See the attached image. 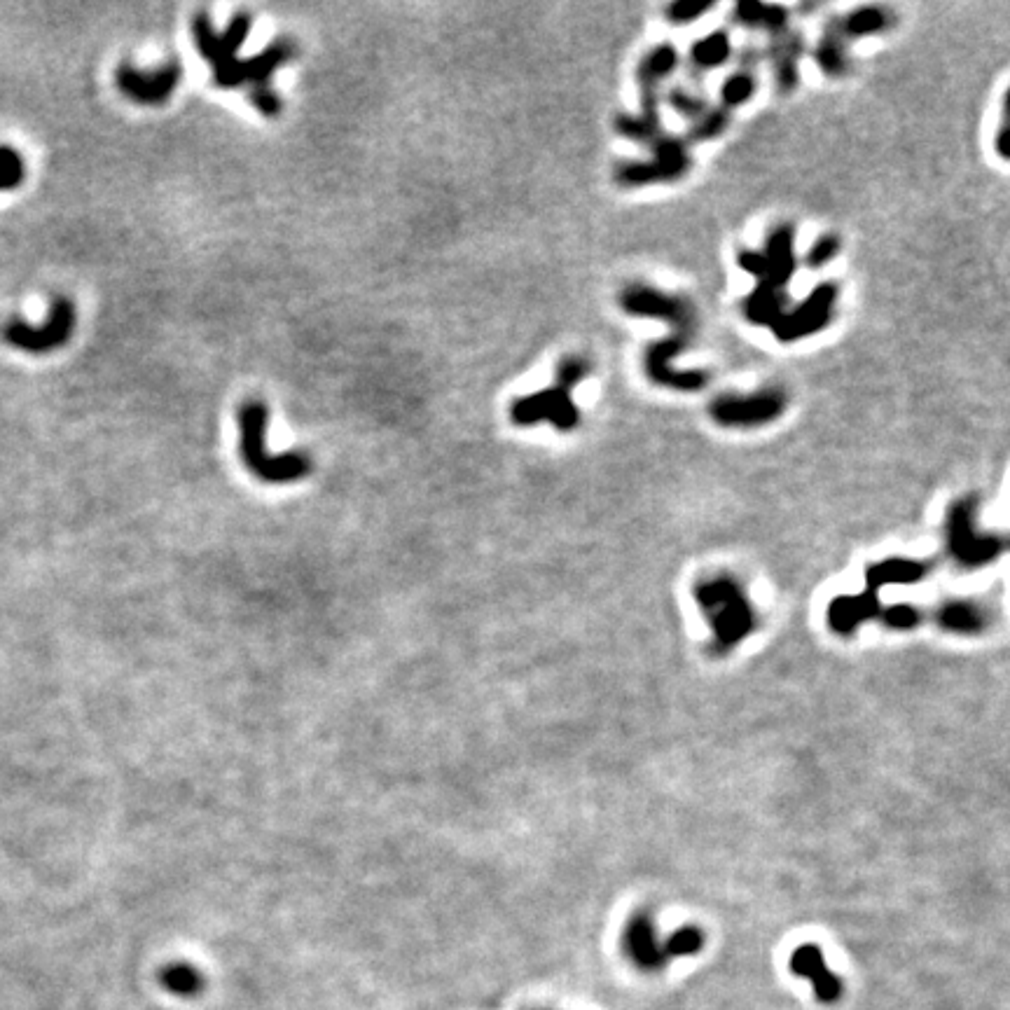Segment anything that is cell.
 <instances>
[{
  "instance_id": "27",
  "label": "cell",
  "mask_w": 1010,
  "mask_h": 1010,
  "mask_svg": "<svg viewBox=\"0 0 1010 1010\" xmlns=\"http://www.w3.org/2000/svg\"><path fill=\"white\" fill-rule=\"evenodd\" d=\"M943 620L952 629H966V632H971V629L980 627L978 613H975L971 606H961V604L947 608V613L943 615Z\"/></svg>"
},
{
  "instance_id": "9",
  "label": "cell",
  "mask_w": 1010,
  "mask_h": 1010,
  "mask_svg": "<svg viewBox=\"0 0 1010 1010\" xmlns=\"http://www.w3.org/2000/svg\"><path fill=\"white\" fill-rule=\"evenodd\" d=\"M622 309L634 316H650L660 318L674 325L676 332H695V309L693 304L681 300V297L664 295L660 290L648 286H629L620 297Z\"/></svg>"
},
{
  "instance_id": "5",
  "label": "cell",
  "mask_w": 1010,
  "mask_h": 1010,
  "mask_svg": "<svg viewBox=\"0 0 1010 1010\" xmlns=\"http://www.w3.org/2000/svg\"><path fill=\"white\" fill-rule=\"evenodd\" d=\"M676 64H679V54H676L674 47L669 45L657 47V50L650 52L648 57L641 61L639 71H636V80H639L643 92V115L641 117L620 115L615 127H618L622 136L639 143H653L655 138L662 136L660 113H657V87H660V82L674 71Z\"/></svg>"
},
{
  "instance_id": "18",
  "label": "cell",
  "mask_w": 1010,
  "mask_h": 1010,
  "mask_svg": "<svg viewBox=\"0 0 1010 1010\" xmlns=\"http://www.w3.org/2000/svg\"><path fill=\"white\" fill-rule=\"evenodd\" d=\"M756 61H758L756 52L746 50L744 59H742V68H739L735 75H730V78L725 80L723 92H721L725 108L742 106V103L751 99L753 87H756V78H753V66H756Z\"/></svg>"
},
{
  "instance_id": "15",
  "label": "cell",
  "mask_w": 1010,
  "mask_h": 1010,
  "mask_svg": "<svg viewBox=\"0 0 1010 1010\" xmlns=\"http://www.w3.org/2000/svg\"><path fill=\"white\" fill-rule=\"evenodd\" d=\"M889 24H891V15L884 8H861V10H854L852 15L837 19V22H833L830 26L840 33V38L845 40V43H849V40H854V38L884 31Z\"/></svg>"
},
{
  "instance_id": "29",
  "label": "cell",
  "mask_w": 1010,
  "mask_h": 1010,
  "mask_svg": "<svg viewBox=\"0 0 1010 1010\" xmlns=\"http://www.w3.org/2000/svg\"><path fill=\"white\" fill-rule=\"evenodd\" d=\"M837 606H840V611L847 615L849 608H852V601H840V604H837ZM854 606H856V611H859L861 615H863V611H866V604H863V601H854Z\"/></svg>"
},
{
  "instance_id": "10",
  "label": "cell",
  "mask_w": 1010,
  "mask_h": 1010,
  "mask_svg": "<svg viewBox=\"0 0 1010 1010\" xmlns=\"http://www.w3.org/2000/svg\"><path fill=\"white\" fill-rule=\"evenodd\" d=\"M510 417H513L517 426H534L538 421H552L564 433L573 431L580 424V414L576 405H573L569 391L559 389V386L538 391L534 396L517 398L513 407H510Z\"/></svg>"
},
{
  "instance_id": "23",
  "label": "cell",
  "mask_w": 1010,
  "mask_h": 1010,
  "mask_svg": "<svg viewBox=\"0 0 1010 1010\" xmlns=\"http://www.w3.org/2000/svg\"><path fill=\"white\" fill-rule=\"evenodd\" d=\"M728 122H730V117L725 110H707L700 120H697V124L693 129H690V138L693 141H707V138H714L718 134H723V129L728 127Z\"/></svg>"
},
{
  "instance_id": "12",
  "label": "cell",
  "mask_w": 1010,
  "mask_h": 1010,
  "mask_svg": "<svg viewBox=\"0 0 1010 1010\" xmlns=\"http://www.w3.org/2000/svg\"><path fill=\"white\" fill-rule=\"evenodd\" d=\"M791 968L802 978H809L814 982L816 989V999L823 1003H833L840 999L842 994V982L835 978L833 973L828 971L826 961H823L821 952L812 945L798 947L791 957Z\"/></svg>"
},
{
  "instance_id": "24",
  "label": "cell",
  "mask_w": 1010,
  "mask_h": 1010,
  "mask_svg": "<svg viewBox=\"0 0 1010 1010\" xmlns=\"http://www.w3.org/2000/svg\"><path fill=\"white\" fill-rule=\"evenodd\" d=\"M587 375H590V365H587V361H583V358H578V356H569V358H564L562 363H559V368H557V386H559V389L569 391L576 384L583 382V379Z\"/></svg>"
},
{
  "instance_id": "11",
  "label": "cell",
  "mask_w": 1010,
  "mask_h": 1010,
  "mask_svg": "<svg viewBox=\"0 0 1010 1010\" xmlns=\"http://www.w3.org/2000/svg\"><path fill=\"white\" fill-rule=\"evenodd\" d=\"M837 300V286L835 283H823L814 290L812 295L807 297L805 304H800L793 314H781V318L774 323V330H777L779 340L793 342L798 337H805L809 332L821 330L823 325L828 323L830 309Z\"/></svg>"
},
{
  "instance_id": "25",
  "label": "cell",
  "mask_w": 1010,
  "mask_h": 1010,
  "mask_svg": "<svg viewBox=\"0 0 1010 1010\" xmlns=\"http://www.w3.org/2000/svg\"><path fill=\"white\" fill-rule=\"evenodd\" d=\"M669 103L679 110L683 117H695V120H700V117L707 113V103H704L702 96L690 94L686 89H671Z\"/></svg>"
},
{
  "instance_id": "16",
  "label": "cell",
  "mask_w": 1010,
  "mask_h": 1010,
  "mask_svg": "<svg viewBox=\"0 0 1010 1010\" xmlns=\"http://www.w3.org/2000/svg\"><path fill=\"white\" fill-rule=\"evenodd\" d=\"M735 15L744 26H753V29H770L774 36L786 31L788 26V12L779 5H763V3H739L735 8Z\"/></svg>"
},
{
  "instance_id": "6",
  "label": "cell",
  "mask_w": 1010,
  "mask_h": 1010,
  "mask_svg": "<svg viewBox=\"0 0 1010 1010\" xmlns=\"http://www.w3.org/2000/svg\"><path fill=\"white\" fill-rule=\"evenodd\" d=\"M655 159L650 162H627L615 169V181H620L627 188L662 181H676L688 171L690 157L679 138L660 136L653 141Z\"/></svg>"
},
{
  "instance_id": "28",
  "label": "cell",
  "mask_w": 1010,
  "mask_h": 1010,
  "mask_svg": "<svg viewBox=\"0 0 1010 1010\" xmlns=\"http://www.w3.org/2000/svg\"><path fill=\"white\" fill-rule=\"evenodd\" d=\"M837 248H840V244H837L835 237H821L812 246V251L807 253V265L812 267V269H819L823 265H828V260L833 258V255L837 253Z\"/></svg>"
},
{
  "instance_id": "7",
  "label": "cell",
  "mask_w": 1010,
  "mask_h": 1010,
  "mask_svg": "<svg viewBox=\"0 0 1010 1010\" xmlns=\"http://www.w3.org/2000/svg\"><path fill=\"white\" fill-rule=\"evenodd\" d=\"M786 407L781 391H760L756 396H721L711 403L709 412L721 426H763L779 419Z\"/></svg>"
},
{
  "instance_id": "3",
  "label": "cell",
  "mask_w": 1010,
  "mask_h": 1010,
  "mask_svg": "<svg viewBox=\"0 0 1010 1010\" xmlns=\"http://www.w3.org/2000/svg\"><path fill=\"white\" fill-rule=\"evenodd\" d=\"M295 43L288 38L276 40L274 45H269L265 52L255 54L251 59L239 61L237 57L223 61V64L213 66V82L220 89H234V87H251V101L255 103V108L260 110L262 115L276 117L281 113L283 103L279 96L274 94L272 85V73L276 68H281L283 64H288L290 59L295 57Z\"/></svg>"
},
{
  "instance_id": "8",
  "label": "cell",
  "mask_w": 1010,
  "mask_h": 1010,
  "mask_svg": "<svg viewBox=\"0 0 1010 1010\" xmlns=\"http://www.w3.org/2000/svg\"><path fill=\"white\" fill-rule=\"evenodd\" d=\"M181 75L183 68L178 61H171L157 71H138L131 64H122L117 68L115 80L127 99L143 103V106H159L169 101L176 87L181 85Z\"/></svg>"
},
{
  "instance_id": "14",
  "label": "cell",
  "mask_w": 1010,
  "mask_h": 1010,
  "mask_svg": "<svg viewBox=\"0 0 1010 1010\" xmlns=\"http://www.w3.org/2000/svg\"><path fill=\"white\" fill-rule=\"evenodd\" d=\"M802 52V40L798 33H779L774 36V47H772V57L774 64H777V80L781 92H791L798 82V57Z\"/></svg>"
},
{
  "instance_id": "26",
  "label": "cell",
  "mask_w": 1010,
  "mask_h": 1010,
  "mask_svg": "<svg viewBox=\"0 0 1010 1010\" xmlns=\"http://www.w3.org/2000/svg\"><path fill=\"white\" fill-rule=\"evenodd\" d=\"M714 8V3H695V0H681V3H674L667 8V17L671 24H690L695 22L697 17H702L704 12H709Z\"/></svg>"
},
{
  "instance_id": "22",
  "label": "cell",
  "mask_w": 1010,
  "mask_h": 1010,
  "mask_svg": "<svg viewBox=\"0 0 1010 1010\" xmlns=\"http://www.w3.org/2000/svg\"><path fill=\"white\" fill-rule=\"evenodd\" d=\"M704 943L702 933L697 929H683L679 933H674L667 940V945L662 947L664 957H688V954L700 952V947Z\"/></svg>"
},
{
  "instance_id": "1",
  "label": "cell",
  "mask_w": 1010,
  "mask_h": 1010,
  "mask_svg": "<svg viewBox=\"0 0 1010 1010\" xmlns=\"http://www.w3.org/2000/svg\"><path fill=\"white\" fill-rule=\"evenodd\" d=\"M739 265L760 279L756 293L746 297V316L753 323H777L784 309V288L795 269L791 227H777L767 239L765 253H742Z\"/></svg>"
},
{
  "instance_id": "20",
  "label": "cell",
  "mask_w": 1010,
  "mask_h": 1010,
  "mask_svg": "<svg viewBox=\"0 0 1010 1010\" xmlns=\"http://www.w3.org/2000/svg\"><path fill=\"white\" fill-rule=\"evenodd\" d=\"M728 57H730V40L723 31L711 33V36L700 40V43H695L693 50H690V64L697 68V73L709 71V68H718L728 61Z\"/></svg>"
},
{
  "instance_id": "17",
  "label": "cell",
  "mask_w": 1010,
  "mask_h": 1010,
  "mask_svg": "<svg viewBox=\"0 0 1010 1010\" xmlns=\"http://www.w3.org/2000/svg\"><path fill=\"white\" fill-rule=\"evenodd\" d=\"M159 985L181 999H195L204 989V975L190 964H171L159 971Z\"/></svg>"
},
{
  "instance_id": "2",
  "label": "cell",
  "mask_w": 1010,
  "mask_h": 1010,
  "mask_svg": "<svg viewBox=\"0 0 1010 1010\" xmlns=\"http://www.w3.org/2000/svg\"><path fill=\"white\" fill-rule=\"evenodd\" d=\"M269 410L260 400L239 407V447L246 468L262 482L286 484L304 480L311 473V459L302 452L272 456L267 452Z\"/></svg>"
},
{
  "instance_id": "21",
  "label": "cell",
  "mask_w": 1010,
  "mask_h": 1010,
  "mask_svg": "<svg viewBox=\"0 0 1010 1010\" xmlns=\"http://www.w3.org/2000/svg\"><path fill=\"white\" fill-rule=\"evenodd\" d=\"M26 181V159L12 145H0V192H10Z\"/></svg>"
},
{
  "instance_id": "13",
  "label": "cell",
  "mask_w": 1010,
  "mask_h": 1010,
  "mask_svg": "<svg viewBox=\"0 0 1010 1010\" xmlns=\"http://www.w3.org/2000/svg\"><path fill=\"white\" fill-rule=\"evenodd\" d=\"M625 943H627V952L632 954V959L643 968H657V966H662L664 959H667L664 957V950L660 947V943H657L653 924L643 917L634 919V922L629 924Z\"/></svg>"
},
{
  "instance_id": "19",
  "label": "cell",
  "mask_w": 1010,
  "mask_h": 1010,
  "mask_svg": "<svg viewBox=\"0 0 1010 1010\" xmlns=\"http://www.w3.org/2000/svg\"><path fill=\"white\" fill-rule=\"evenodd\" d=\"M816 61H819L821 71L830 75V78H840V75L847 73V43L840 38V33L833 26H828L826 36L821 38L819 50H816Z\"/></svg>"
},
{
  "instance_id": "4",
  "label": "cell",
  "mask_w": 1010,
  "mask_h": 1010,
  "mask_svg": "<svg viewBox=\"0 0 1010 1010\" xmlns=\"http://www.w3.org/2000/svg\"><path fill=\"white\" fill-rule=\"evenodd\" d=\"M75 323H78V309H75L73 300L66 295H59L52 300L50 314H47V321L43 325H29L26 321H19V318H10L0 328V337H3L5 344L24 351V354L43 356L66 347L71 342Z\"/></svg>"
}]
</instances>
